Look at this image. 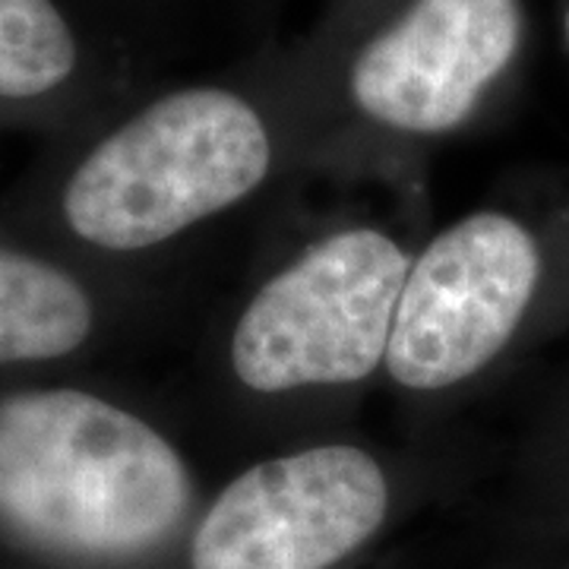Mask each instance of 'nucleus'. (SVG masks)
Returning a JSON list of instances; mask_svg holds the SVG:
<instances>
[{
    "label": "nucleus",
    "mask_w": 569,
    "mask_h": 569,
    "mask_svg": "<svg viewBox=\"0 0 569 569\" xmlns=\"http://www.w3.org/2000/svg\"><path fill=\"white\" fill-rule=\"evenodd\" d=\"M522 0H326L269 54L295 168H402L478 121L526 51Z\"/></svg>",
    "instance_id": "1"
},
{
    "label": "nucleus",
    "mask_w": 569,
    "mask_h": 569,
    "mask_svg": "<svg viewBox=\"0 0 569 569\" xmlns=\"http://www.w3.org/2000/svg\"><path fill=\"white\" fill-rule=\"evenodd\" d=\"M295 168L272 61L133 102L77 156L61 222L89 250L133 257L181 241Z\"/></svg>",
    "instance_id": "2"
},
{
    "label": "nucleus",
    "mask_w": 569,
    "mask_h": 569,
    "mask_svg": "<svg viewBox=\"0 0 569 569\" xmlns=\"http://www.w3.org/2000/svg\"><path fill=\"white\" fill-rule=\"evenodd\" d=\"M206 488L174 437L96 389L0 396V529L51 560L149 569Z\"/></svg>",
    "instance_id": "3"
},
{
    "label": "nucleus",
    "mask_w": 569,
    "mask_h": 569,
    "mask_svg": "<svg viewBox=\"0 0 569 569\" xmlns=\"http://www.w3.org/2000/svg\"><path fill=\"white\" fill-rule=\"evenodd\" d=\"M418 244L373 219L329 224L250 288L222 348L257 406L332 402L383 377Z\"/></svg>",
    "instance_id": "4"
},
{
    "label": "nucleus",
    "mask_w": 569,
    "mask_h": 569,
    "mask_svg": "<svg viewBox=\"0 0 569 569\" xmlns=\"http://www.w3.org/2000/svg\"><path fill=\"white\" fill-rule=\"evenodd\" d=\"M427 485L430 475L361 440H305L206 490L149 569H358Z\"/></svg>",
    "instance_id": "5"
},
{
    "label": "nucleus",
    "mask_w": 569,
    "mask_h": 569,
    "mask_svg": "<svg viewBox=\"0 0 569 569\" xmlns=\"http://www.w3.org/2000/svg\"><path fill=\"white\" fill-rule=\"evenodd\" d=\"M108 77L104 54L67 0H0V118L82 108Z\"/></svg>",
    "instance_id": "6"
},
{
    "label": "nucleus",
    "mask_w": 569,
    "mask_h": 569,
    "mask_svg": "<svg viewBox=\"0 0 569 569\" xmlns=\"http://www.w3.org/2000/svg\"><path fill=\"white\" fill-rule=\"evenodd\" d=\"M96 329L99 305L77 272L0 244V367L73 358Z\"/></svg>",
    "instance_id": "7"
},
{
    "label": "nucleus",
    "mask_w": 569,
    "mask_h": 569,
    "mask_svg": "<svg viewBox=\"0 0 569 569\" xmlns=\"http://www.w3.org/2000/svg\"><path fill=\"white\" fill-rule=\"evenodd\" d=\"M563 41H567V51H569V3H567V10H563Z\"/></svg>",
    "instance_id": "8"
}]
</instances>
